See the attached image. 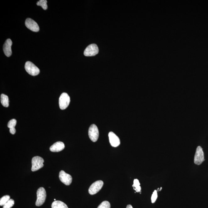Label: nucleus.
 Listing matches in <instances>:
<instances>
[{
	"instance_id": "nucleus-15",
	"label": "nucleus",
	"mask_w": 208,
	"mask_h": 208,
	"mask_svg": "<svg viewBox=\"0 0 208 208\" xmlns=\"http://www.w3.org/2000/svg\"><path fill=\"white\" fill-rule=\"evenodd\" d=\"M1 101L2 104L5 107H8L9 106V98L4 94H1Z\"/></svg>"
},
{
	"instance_id": "nucleus-4",
	"label": "nucleus",
	"mask_w": 208,
	"mask_h": 208,
	"mask_svg": "<svg viewBox=\"0 0 208 208\" xmlns=\"http://www.w3.org/2000/svg\"><path fill=\"white\" fill-rule=\"evenodd\" d=\"M70 102V99L68 94L66 93H63L61 94L59 99V106L60 109L62 110L65 109L68 107Z\"/></svg>"
},
{
	"instance_id": "nucleus-2",
	"label": "nucleus",
	"mask_w": 208,
	"mask_h": 208,
	"mask_svg": "<svg viewBox=\"0 0 208 208\" xmlns=\"http://www.w3.org/2000/svg\"><path fill=\"white\" fill-rule=\"evenodd\" d=\"M44 160L41 157L35 156L32 160V171L35 172L39 170L44 166Z\"/></svg>"
},
{
	"instance_id": "nucleus-19",
	"label": "nucleus",
	"mask_w": 208,
	"mask_h": 208,
	"mask_svg": "<svg viewBox=\"0 0 208 208\" xmlns=\"http://www.w3.org/2000/svg\"><path fill=\"white\" fill-rule=\"evenodd\" d=\"M109 202L107 201H104L99 205L98 208H110Z\"/></svg>"
},
{
	"instance_id": "nucleus-20",
	"label": "nucleus",
	"mask_w": 208,
	"mask_h": 208,
	"mask_svg": "<svg viewBox=\"0 0 208 208\" xmlns=\"http://www.w3.org/2000/svg\"><path fill=\"white\" fill-rule=\"evenodd\" d=\"M14 201L12 199H10L6 204L3 206V208H11L14 205Z\"/></svg>"
},
{
	"instance_id": "nucleus-10",
	"label": "nucleus",
	"mask_w": 208,
	"mask_h": 208,
	"mask_svg": "<svg viewBox=\"0 0 208 208\" xmlns=\"http://www.w3.org/2000/svg\"><path fill=\"white\" fill-rule=\"evenodd\" d=\"M25 25L27 28L33 32H38L40 30L38 24L31 19H27L25 21Z\"/></svg>"
},
{
	"instance_id": "nucleus-21",
	"label": "nucleus",
	"mask_w": 208,
	"mask_h": 208,
	"mask_svg": "<svg viewBox=\"0 0 208 208\" xmlns=\"http://www.w3.org/2000/svg\"><path fill=\"white\" fill-rule=\"evenodd\" d=\"M17 123V121L16 119H13L11 120L8 123V127L11 129V128H15Z\"/></svg>"
},
{
	"instance_id": "nucleus-6",
	"label": "nucleus",
	"mask_w": 208,
	"mask_h": 208,
	"mask_svg": "<svg viewBox=\"0 0 208 208\" xmlns=\"http://www.w3.org/2000/svg\"><path fill=\"white\" fill-rule=\"evenodd\" d=\"M204 156L202 148L200 146L197 147L196 149L195 157H194V163L196 165H200L204 161Z\"/></svg>"
},
{
	"instance_id": "nucleus-25",
	"label": "nucleus",
	"mask_w": 208,
	"mask_h": 208,
	"mask_svg": "<svg viewBox=\"0 0 208 208\" xmlns=\"http://www.w3.org/2000/svg\"><path fill=\"white\" fill-rule=\"evenodd\" d=\"M54 200L56 201V199H54Z\"/></svg>"
},
{
	"instance_id": "nucleus-17",
	"label": "nucleus",
	"mask_w": 208,
	"mask_h": 208,
	"mask_svg": "<svg viewBox=\"0 0 208 208\" xmlns=\"http://www.w3.org/2000/svg\"><path fill=\"white\" fill-rule=\"evenodd\" d=\"M46 0H40L37 3V6H41L44 10H46L48 9V6L47 4Z\"/></svg>"
},
{
	"instance_id": "nucleus-18",
	"label": "nucleus",
	"mask_w": 208,
	"mask_h": 208,
	"mask_svg": "<svg viewBox=\"0 0 208 208\" xmlns=\"http://www.w3.org/2000/svg\"><path fill=\"white\" fill-rule=\"evenodd\" d=\"M10 199L9 195H6L3 196L0 199V205L4 206Z\"/></svg>"
},
{
	"instance_id": "nucleus-16",
	"label": "nucleus",
	"mask_w": 208,
	"mask_h": 208,
	"mask_svg": "<svg viewBox=\"0 0 208 208\" xmlns=\"http://www.w3.org/2000/svg\"><path fill=\"white\" fill-rule=\"evenodd\" d=\"M133 187L134 188V190L137 192H139L141 191V188L140 186V183L138 179H135L133 182Z\"/></svg>"
},
{
	"instance_id": "nucleus-23",
	"label": "nucleus",
	"mask_w": 208,
	"mask_h": 208,
	"mask_svg": "<svg viewBox=\"0 0 208 208\" xmlns=\"http://www.w3.org/2000/svg\"><path fill=\"white\" fill-rule=\"evenodd\" d=\"M9 131L11 134L14 135L16 133V130L15 128H11L9 129Z\"/></svg>"
},
{
	"instance_id": "nucleus-9",
	"label": "nucleus",
	"mask_w": 208,
	"mask_h": 208,
	"mask_svg": "<svg viewBox=\"0 0 208 208\" xmlns=\"http://www.w3.org/2000/svg\"><path fill=\"white\" fill-rule=\"evenodd\" d=\"M59 178L62 183L67 185H70L72 182V177L69 174L66 173L63 170L61 171Z\"/></svg>"
},
{
	"instance_id": "nucleus-5",
	"label": "nucleus",
	"mask_w": 208,
	"mask_h": 208,
	"mask_svg": "<svg viewBox=\"0 0 208 208\" xmlns=\"http://www.w3.org/2000/svg\"><path fill=\"white\" fill-rule=\"evenodd\" d=\"M88 135L90 140L93 142L97 141L99 136V130L95 125L93 124L89 127Z\"/></svg>"
},
{
	"instance_id": "nucleus-22",
	"label": "nucleus",
	"mask_w": 208,
	"mask_h": 208,
	"mask_svg": "<svg viewBox=\"0 0 208 208\" xmlns=\"http://www.w3.org/2000/svg\"><path fill=\"white\" fill-rule=\"evenodd\" d=\"M158 197V195H157V191L155 190L154 191L153 194H152V197H151V200L152 202V203H154L156 201V200Z\"/></svg>"
},
{
	"instance_id": "nucleus-12",
	"label": "nucleus",
	"mask_w": 208,
	"mask_h": 208,
	"mask_svg": "<svg viewBox=\"0 0 208 208\" xmlns=\"http://www.w3.org/2000/svg\"><path fill=\"white\" fill-rule=\"evenodd\" d=\"M12 41L11 39H8L5 42L4 46H3V51L5 55L6 56L9 57L12 55L11 46L12 45Z\"/></svg>"
},
{
	"instance_id": "nucleus-7",
	"label": "nucleus",
	"mask_w": 208,
	"mask_h": 208,
	"mask_svg": "<svg viewBox=\"0 0 208 208\" xmlns=\"http://www.w3.org/2000/svg\"><path fill=\"white\" fill-rule=\"evenodd\" d=\"M99 50L96 44H91L88 46L84 50V55L86 56H93L99 53Z\"/></svg>"
},
{
	"instance_id": "nucleus-13",
	"label": "nucleus",
	"mask_w": 208,
	"mask_h": 208,
	"mask_svg": "<svg viewBox=\"0 0 208 208\" xmlns=\"http://www.w3.org/2000/svg\"><path fill=\"white\" fill-rule=\"evenodd\" d=\"M65 147V145L61 141H57L53 144L50 147V151L54 152H57L62 151Z\"/></svg>"
},
{
	"instance_id": "nucleus-14",
	"label": "nucleus",
	"mask_w": 208,
	"mask_h": 208,
	"mask_svg": "<svg viewBox=\"0 0 208 208\" xmlns=\"http://www.w3.org/2000/svg\"><path fill=\"white\" fill-rule=\"evenodd\" d=\"M52 208H68L67 205L62 201L56 200L52 203Z\"/></svg>"
},
{
	"instance_id": "nucleus-1",
	"label": "nucleus",
	"mask_w": 208,
	"mask_h": 208,
	"mask_svg": "<svg viewBox=\"0 0 208 208\" xmlns=\"http://www.w3.org/2000/svg\"><path fill=\"white\" fill-rule=\"evenodd\" d=\"M46 197V191L43 187H40L37 191V200L35 205L40 206L45 203Z\"/></svg>"
},
{
	"instance_id": "nucleus-11",
	"label": "nucleus",
	"mask_w": 208,
	"mask_h": 208,
	"mask_svg": "<svg viewBox=\"0 0 208 208\" xmlns=\"http://www.w3.org/2000/svg\"><path fill=\"white\" fill-rule=\"evenodd\" d=\"M109 136V141L111 145L114 147H117L120 145V141L118 137L113 132H110Z\"/></svg>"
},
{
	"instance_id": "nucleus-8",
	"label": "nucleus",
	"mask_w": 208,
	"mask_h": 208,
	"mask_svg": "<svg viewBox=\"0 0 208 208\" xmlns=\"http://www.w3.org/2000/svg\"><path fill=\"white\" fill-rule=\"evenodd\" d=\"M104 182L101 180L97 181L91 185L89 189V194L91 195L97 193L101 190L104 185Z\"/></svg>"
},
{
	"instance_id": "nucleus-3",
	"label": "nucleus",
	"mask_w": 208,
	"mask_h": 208,
	"mask_svg": "<svg viewBox=\"0 0 208 208\" xmlns=\"http://www.w3.org/2000/svg\"><path fill=\"white\" fill-rule=\"evenodd\" d=\"M25 70L28 74L32 76L38 75L40 72V69L33 62L27 61L25 65Z\"/></svg>"
},
{
	"instance_id": "nucleus-24",
	"label": "nucleus",
	"mask_w": 208,
	"mask_h": 208,
	"mask_svg": "<svg viewBox=\"0 0 208 208\" xmlns=\"http://www.w3.org/2000/svg\"><path fill=\"white\" fill-rule=\"evenodd\" d=\"M126 208H133V207H132V206L130 205H128L127 206Z\"/></svg>"
}]
</instances>
